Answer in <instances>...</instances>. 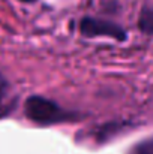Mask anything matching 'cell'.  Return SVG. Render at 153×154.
Masks as SVG:
<instances>
[{
	"label": "cell",
	"instance_id": "277c9868",
	"mask_svg": "<svg viewBox=\"0 0 153 154\" xmlns=\"http://www.w3.org/2000/svg\"><path fill=\"white\" fill-rule=\"evenodd\" d=\"M134 154H153V138L144 139L143 142H140L135 147Z\"/></svg>",
	"mask_w": 153,
	"mask_h": 154
},
{
	"label": "cell",
	"instance_id": "7a4b0ae2",
	"mask_svg": "<svg viewBox=\"0 0 153 154\" xmlns=\"http://www.w3.org/2000/svg\"><path fill=\"white\" fill-rule=\"evenodd\" d=\"M80 30L84 36L95 38V36H108L116 41H125L126 39V32L123 27H120L116 23L98 20L92 17H86L80 23Z\"/></svg>",
	"mask_w": 153,
	"mask_h": 154
},
{
	"label": "cell",
	"instance_id": "3957f363",
	"mask_svg": "<svg viewBox=\"0 0 153 154\" xmlns=\"http://www.w3.org/2000/svg\"><path fill=\"white\" fill-rule=\"evenodd\" d=\"M138 27L141 32L153 35V5H146L141 9L138 18Z\"/></svg>",
	"mask_w": 153,
	"mask_h": 154
},
{
	"label": "cell",
	"instance_id": "6da1fadb",
	"mask_svg": "<svg viewBox=\"0 0 153 154\" xmlns=\"http://www.w3.org/2000/svg\"><path fill=\"white\" fill-rule=\"evenodd\" d=\"M26 115L39 124H53L69 120L71 115L65 109H62L57 103L48 100L41 96H32L26 100Z\"/></svg>",
	"mask_w": 153,
	"mask_h": 154
},
{
	"label": "cell",
	"instance_id": "8992f818",
	"mask_svg": "<svg viewBox=\"0 0 153 154\" xmlns=\"http://www.w3.org/2000/svg\"><path fill=\"white\" fill-rule=\"evenodd\" d=\"M20 2H23V3H33V2H36V0H20Z\"/></svg>",
	"mask_w": 153,
	"mask_h": 154
},
{
	"label": "cell",
	"instance_id": "5b68a950",
	"mask_svg": "<svg viewBox=\"0 0 153 154\" xmlns=\"http://www.w3.org/2000/svg\"><path fill=\"white\" fill-rule=\"evenodd\" d=\"M8 88H9L8 81H6V78L0 73V102L5 99V96H6V93H8Z\"/></svg>",
	"mask_w": 153,
	"mask_h": 154
}]
</instances>
